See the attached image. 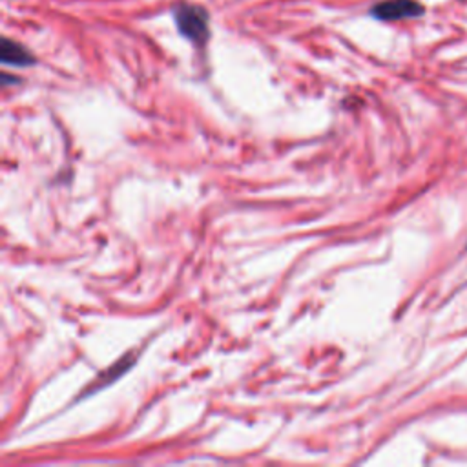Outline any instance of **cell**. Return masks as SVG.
<instances>
[{"label":"cell","instance_id":"6da1fadb","mask_svg":"<svg viewBox=\"0 0 467 467\" xmlns=\"http://www.w3.org/2000/svg\"><path fill=\"white\" fill-rule=\"evenodd\" d=\"M173 18L179 33L193 44H204L210 33L208 11L201 5L181 4L173 9Z\"/></svg>","mask_w":467,"mask_h":467},{"label":"cell","instance_id":"7a4b0ae2","mask_svg":"<svg viewBox=\"0 0 467 467\" xmlns=\"http://www.w3.org/2000/svg\"><path fill=\"white\" fill-rule=\"evenodd\" d=\"M423 13H425V7L418 0H381L374 4L370 9V15L383 22L418 18Z\"/></svg>","mask_w":467,"mask_h":467},{"label":"cell","instance_id":"3957f363","mask_svg":"<svg viewBox=\"0 0 467 467\" xmlns=\"http://www.w3.org/2000/svg\"><path fill=\"white\" fill-rule=\"evenodd\" d=\"M0 58L4 64L9 66H18V67H26L35 64V57L18 42L4 36L2 38V47H0Z\"/></svg>","mask_w":467,"mask_h":467}]
</instances>
